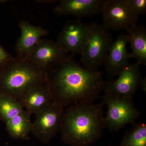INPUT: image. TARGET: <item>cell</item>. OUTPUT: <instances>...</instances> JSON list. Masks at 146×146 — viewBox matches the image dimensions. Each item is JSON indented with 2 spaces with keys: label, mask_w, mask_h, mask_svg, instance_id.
Listing matches in <instances>:
<instances>
[{
  "label": "cell",
  "mask_w": 146,
  "mask_h": 146,
  "mask_svg": "<svg viewBox=\"0 0 146 146\" xmlns=\"http://www.w3.org/2000/svg\"><path fill=\"white\" fill-rule=\"evenodd\" d=\"M129 43H130L132 52L131 58L137 60L140 65L146 64V30L142 26L137 25L129 32Z\"/></svg>",
  "instance_id": "9a60e30c"
},
{
  "label": "cell",
  "mask_w": 146,
  "mask_h": 146,
  "mask_svg": "<svg viewBox=\"0 0 146 146\" xmlns=\"http://www.w3.org/2000/svg\"><path fill=\"white\" fill-rule=\"evenodd\" d=\"M141 86L142 90L145 93H146V78L142 77L140 81V85Z\"/></svg>",
  "instance_id": "44dd1931"
},
{
  "label": "cell",
  "mask_w": 146,
  "mask_h": 146,
  "mask_svg": "<svg viewBox=\"0 0 146 146\" xmlns=\"http://www.w3.org/2000/svg\"><path fill=\"white\" fill-rule=\"evenodd\" d=\"M111 0H62L53 10L56 14L72 16L77 20L102 13Z\"/></svg>",
  "instance_id": "8fae6325"
},
{
  "label": "cell",
  "mask_w": 146,
  "mask_h": 146,
  "mask_svg": "<svg viewBox=\"0 0 146 146\" xmlns=\"http://www.w3.org/2000/svg\"><path fill=\"white\" fill-rule=\"evenodd\" d=\"M24 110L18 100L10 95L0 93V117L6 123Z\"/></svg>",
  "instance_id": "e0dca14e"
},
{
  "label": "cell",
  "mask_w": 146,
  "mask_h": 146,
  "mask_svg": "<svg viewBox=\"0 0 146 146\" xmlns=\"http://www.w3.org/2000/svg\"><path fill=\"white\" fill-rule=\"evenodd\" d=\"M70 54L50 70L48 83L53 101L65 108L77 104L93 103L99 96L104 81L102 73L80 65Z\"/></svg>",
  "instance_id": "6da1fadb"
},
{
  "label": "cell",
  "mask_w": 146,
  "mask_h": 146,
  "mask_svg": "<svg viewBox=\"0 0 146 146\" xmlns=\"http://www.w3.org/2000/svg\"><path fill=\"white\" fill-rule=\"evenodd\" d=\"M104 104L71 105L64 112L60 129L63 143L89 146L97 142L104 128Z\"/></svg>",
  "instance_id": "7a4b0ae2"
},
{
  "label": "cell",
  "mask_w": 146,
  "mask_h": 146,
  "mask_svg": "<svg viewBox=\"0 0 146 146\" xmlns=\"http://www.w3.org/2000/svg\"><path fill=\"white\" fill-rule=\"evenodd\" d=\"M30 115L24 110L6 123L7 129L11 137L20 140L29 139V133L31 132L33 126Z\"/></svg>",
  "instance_id": "2e32d148"
},
{
  "label": "cell",
  "mask_w": 146,
  "mask_h": 146,
  "mask_svg": "<svg viewBox=\"0 0 146 146\" xmlns=\"http://www.w3.org/2000/svg\"><path fill=\"white\" fill-rule=\"evenodd\" d=\"M138 62L128 64L114 80L104 81L103 90L105 95L132 98L138 89L142 76Z\"/></svg>",
  "instance_id": "ba28073f"
},
{
  "label": "cell",
  "mask_w": 146,
  "mask_h": 146,
  "mask_svg": "<svg viewBox=\"0 0 146 146\" xmlns=\"http://www.w3.org/2000/svg\"><path fill=\"white\" fill-rule=\"evenodd\" d=\"M103 103L107 105L108 111L104 118V127L117 132L127 124H133L141 112L134 106L132 98L105 95Z\"/></svg>",
  "instance_id": "5b68a950"
},
{
  "label": "cell",
  "mask_w": 146,
  "mask_h": 146,
  "mask_svg": "<svg viewBox=\"0 0 146 146\" xmlns=\"http://www.w3.org/2000/svg\"><path fill=\"white\" fill-rule=\"evenodd\" d=\"M25 110L31 115L36 114L53 101L50 88L47 82L32 86L17 99Z\"/></svg>",
  "instance_id": "7c38bea8"
},
{
  "label": "cell",
  "mask_w": 146,
  "mask_h": 146,
  "mask_svg": "<svg viewBox=\"0 0 146 146\" xmlns=\"http://www.w3.org/2000/svg\"><path fill=\"white\" fill-rule=\"evenodd\" d=\"M70 56L57 42L41 39L30 53L26 59L48 72Z\"/></svg>",
  "instance_id": "9c48e42d"
},
{
  "label": "cell",
  "mask_w": 146,
  "mask_h": 146,
  "mask_svg": "<svg viewBox=\"0 0 146 146\" xmlns=\"http://www.w3.org/2000/svg\"><path fill=\"white\" fill-rule=\"evenodd\" d=\"M132 11L136 15H143L146 12V0H127Z\"/></svg>",
  "instance_id": "d6986e66"
},
{
  "label": "cell",
  "mask_w": 146,
  "mask_h": 146,
  "mask_svg": "<svg viewBox=\"0 0 146 146\" xmlns=\"http://www.w3.org/2000/svg\"><path fill=\"white\" fill-rule=\"evenodd\" d=\"M132 125L125 134L120 146H146V124L135 123Z\"/></svg>",
  "instance_id": "ac0fdd59"
},
{
  "label": "cell",
  "mask_w": 146,
  "mask_h": 146,
  "mask_svg": "<svg viewBox=\"0 0 146 146\" xmlns=\"http://www.w3.org/2000/svg\"><path fill=\"white\" fill-rule=\"evenodd\" d=\"M90 28L91 24L84 23L81 20L68 21L59 33L56 42L71 54H80L89 36Z\"/></svg>",
  "instance_id": "30bf717a"
},
{
  "label": "cell",
  "mask_w": 146,
  "mask_h": 146,
  "mask_svg": "<svg viewBox=\"0 0 146 146\" xmlns=\"http://www.w3.org/2000/svg\"><path fill=\"white\" fill-rule=\"evenodd\" d=\"M102 26L110 30H126L136 25L138 16L132 11L127 0H111L102 13Z\"/></svg>",
  "instance_id": "52a82bcc"
},
{
  "label": "cell",
  "mask_w": 146,
  "mask_h": 146,
  "mask_svg": "<svg viewBox=\"0 0 146 146\" xmlns=\"http://www.w3.org/2000/svg\"><path fill=\"white\" fill-rule=\"evenodd\" d=\"M13 58L7 54L3 48L0 47V65H6Z\"/></svg>",
  "instance_id": "ffe728a7"
},
{
  "label": "cell",
  "mask_w": 146,
  "mask_h": 146,
  "mask_svg": "<svg viewBox=\"0 0 146 146\" xmlns=\"http://www.w3.org/2000/svg\"><path fill=\"white\" fill-rule=\"evenodd\" d=\"M113 42L109 30L102 25L91 23L89 36L80 54L84 67L90 70H97L104 64Z\"/></svg>",
  "instance_id": "277c9868"
},
{
  "label": "cell",
  "mask_w": 146,
  "mask_h": 146,
  "mask_svg": "<svg viewBox=\"0 0 146 146\" xmlns=\"http://www.w3.org/2000/svg\"><path fill=\"white\" fill-rule=\"evenodd\" d=\"M19 25L21 34L16 46L17 57L26 59L42 37L46 35L48 32L41 27L33 25L24 20L20 21Z\"/></svg>",
  "instance_id": "5bb4252c"
},
{
  "label": "cell",
  "mask_w": 146,
  "mask_h": 146,
  "mask_svg": "<svg viewBox=\"0 0 146 146\" xmlns=\"http://www.w3.org/2000/svg\"><path fill=\"white\" fill-rule=\"evenodd\" d=\"M0 79V93L16 99L32 86L47 82L48 73L28 60L13 58L6 65Z\"/></svg>",
  "instance_id": "3957f363"
},
{
  "label": "cell",
  "mask_w": 146,
  "mask_h": 146,
  "mask_svg": "<svg viewBox=\"0 0 146 146\" xmlns=\"http://www.w3.org/2000/svg\"><path fill=\"white\" fill-rule=\"evenodd\" d=\"M65 111L64 107L53 101L35 114L33 134L43 143H49L60 130Z\"/></svg>",
  "instance_id": "8992f818"
},
{
  "label": "cell",
  "mask_w": 146,
  "mask_h": 146,
  "mask_svg": "<svg viewBox=\"0 0 146 146\" xmlns=\"http://www.w3.org/2000/svg\"><path fill=\"white\" fill-rule=\"evenodd\" d=\"M128 43V34L120 35L113 42L104 64L108 74L118 76L129 64L131 57L127 48Z\"/></svg>",
  "instance_id": "4fadbf2b"
}]
</instances>
